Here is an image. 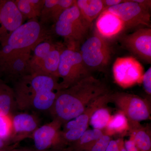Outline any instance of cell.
<instances>
[{"label":"cell","instance_id":"1","mask_svg":"<svg viewBox=\"0 0 151 151\" xmlns=\"http://www.w3.org/2000/svg\"><path fill=\"white\" fill-rule=\"evenodd\" d=\"M109 92L105 84L88 76L66 89L58 90L49 112L53 119H59L63 124L80 115L97 98Z\"/></svg>","mask_w":151,"mask_h":151},{"label":"cell","instance_id":"2","mask_svg":"<svg viewBox=\"0 0 151 151\" xmlns=\"http://www.w3.org/2000/svg\"><path fill=\"white\" fill-rule=\"evenodd\" d=\"M17 109L50 111L60 90L59 78L50 75L30 74L14 84Z\"/></svg>","mask_w":151,"mask_h":151},{"label":"cell","instance_id":"3","mask_svg":"<svg viewBox=\"0 0 151 151\" xmlns=\"http://www.w3.org/2000/svg\"><path fill=\"white\" fill-rule=\"evenodd\" d=\"M44 26L36 18L23 24L1 43L0 57L14 51L32 50L38 43L48 37Z\"/></svg>","mask_w":151,"mask_h":151},{"label":"cell","instance_id":"4","mask_svg":"<svg viewBox=\"0 0 151 151\" xmlns=\"http://www.w3.org/2000/svg\"><path fill=\"white\" fill-rule=\"evenodd\" d=\"M48 39L42 41L33 48L30 61V74L50 75L58 78V69L63 47Z\"/></svg>","mask_w":151,"mask_h":151},{"label":"cell","instance_id":"5","mask_svg":"<svg viewBox=\"0 0 151 151\" xmlns=\"http://www.w3.org/2000/svg\"><path fill=\"white\" fill-rule=\"evenodd\" d=\"M60 90L72 86L88 76L91 75L86 67L81 54L76 47L68 46L63 48L60 54L58 69Z\"/></svg>","mask_w":151,"mask_h":151},{"label":"cell","instance_id":"6","mask_svg":"<svg viewBox=\"0 0 151 151\" xmlns=\"http://www.w3.org/2000/svg\"><path fill=\"white\" fill-rule=\"evenodd\" d=\"M90 27L81 15L75 1L60 15L54 24V29L56 35L70 43V46H75L76 42L85 37Z\"/></svg>","mask_w":151,"mask_h":151},{"label":"cell","instance_id":"7","mask_svg":"<svg viewBox=\"0 0 151 151\" xmlns=\"http://www.w3.org/2000/svg\"><path fill=\"white\" fill-rule=\"evenodd\" d=\"M111 93H107L97 98L87 106L80 115L63 125L61 138L63 143L68 146L77 140L88 129L90 119L95 111L106 107L111 103Z\"/></svg>","mask_w":151,"mask_h":151},{"label":"cell","instance_id":"8","mask_svg":"<svg viewBox=\"0 0 151 151\" xmlns=\"http://www.w3.org/2000/svg\"><path fill=\"white\" fill-rule=\"evenodd\" d=\"M79 51L89 70H102L111 60V50L109 44L96 33L84 42Z\"/></svg>","mask_w":151,"mask_h":151},{"label":"cell","instance_id":"9","mask_svg":"<svg viewBox=\"0 0 151 151\" xmlns=\"http://www.w3.org/2000/svg\"><path fill=\"white\" fill-rule=\"evenodd\" d=\"M111 103L125 114L129 122H140L150 119L151 106L147 99L127 92L111 93Z\"/></svg>","mask_w":151,"mask_h":151},{"label":"cell","instance_id":"10","mask_svg":"<svg viewBox=\"0 0 151 151\" xmlns=\"http://www.w3.org/2000/svg\"><path fill=\"white\" fill-rule=\"evenodd\" d=\"M144 73L142 65L133 57L118 58L113 63L114 80L124 89L142 83Z\"/></svg>","mask_w":151,"mask_h":151},{"label":"cell","instance_id":"11","mask_svg":"<svg viewBox=\"0 0 151 151\" xmlns=\"http://www.w3.org/2000/svg\"><path fill=\"white\" fill-rule=\"evenodd\" d=\"M32 50L14 51L0 57V74L14 84L24 76L30 74Z\"/></svg>","mask_w":151,"mask_h":151},{"label":"cell","instance_id":"12","mask_svg":"<svg viewBox=\"0 0 151 151\" xmlns=\"http://www.w3.org/2000/svg\"><path fill=\"white\" fill-rule=\"evenodd\" d=\"M119 17L125 24V28L145 26L150 28V11L144 8L134 0H125L124 2L106 9Z\"/></svg>","mask_w":151,"mask_h":151},{"label":"cell","instance_id":"13","mask_svg":"<svg viewBox=\"0 0 151 151\" xmlns=\"http://www.w3.org/2000/svg\"><path fill=\"white\" fill-rule=\"evenodd\" d=\"M63 125L60 120L55 118L50 123L39 127L32 138L34 145V148L37 151H45L67 147L61 138Z\"/></svg>","mask_w":151,"mask_h":151},{"label":"cell","instance_id":"14","mask_svg":"<svg viewBox=\"0 0 151 151\" xmlns=\"http://www.w3.org/2000/svg\"><path fill=\"white\" fill-rule=\"evenodd\" d=\"M12 144H19L21 141L32 138L34 133L40 127V121L37 116L28 112H21L11 115Z\"/></svg>","mask_w":151,"mask_h":151},{"label":"cell","instance_id":"15","mask_svg":"<svg viewBox=\"0 0 151 151\" xmlns=\"http://www.w3.org/2000/svg\"><path fill=\"white\" fill-rule=\"evenodd\" d=\"M123 45L133 54L149 63L151 62V29L137 30L122 38Z\"/></svg>","mask_w":151,"mask_h":151},{"label":"cell","instance_id":"16","mask_svg":"<svg viewBox=\"0 0 151 151\" xmlns=\"http://www.w3.org/2000/svg\"><path fill=\"white\" fill-rule=\"evenodd\" d=\"M23 17L14 0H0L1 40L22 24Z\"/></svg>","mask_w":151,"mask_h":151},{"label":"cell","instance_id":"17","mask_svg":"<svg viewBox=\"0 0 151 151\" xmlns=\"http://www.w3.org/2000/svg\"><path fill=\"white\" fill-rule=\"evenodd\" d=\"M125 29V24L120 18L107 9L99 15L95 22V33L105 40L113 39Z\"/></svg>","mask_w":151,"mask_h":151},{"label":"cell","instance_id":"18","mask_svg":"<svg viewBox=\"0 0 151 151\" xmlns=\"http://www.w3.org/2000/svg\"><path fill=\"white\" fill-rule=\"evenodd\" d=\"M75 2L73 0H45L39 17L40 22L44 26L54 24L63 12L73 5Z\"/></svg>","mask_w":151,"mask_h":151},{"label":"cell","instance_id":"19","mask_svg":"<svg viewBox=\"0 0 151 151\" xmlns=\"http://www.w3.org/2000/svg\"><path fill=\"white\" fill-rule=\"evenodd\" d=\"M130 137L134 141L138 151H151L150 127L139 122H129Z\"/></svg>","mask_w":151,"mask_h":151},{"label":"cell","instance_id":"20","mask_svg":"<svg viewBox=\"0 0 151 151\" xmlns=\"http://www.w3.org/2000/svg\"><path fill=\"white\" fill-rule=\"evenodd\" d=\"M76 4L82 17L90 26L105 10L103 0H77Z\"/></svg>","mask_w":151,"mask_h":151},{"label":"cell","instance_id":"21","mask_svg":"<svg viewBox=\"0 0 151 151\" xmlns=\"http://www.w3.org/2000/svg\"><path fill=\"white\" fill-rule=\"evenodd\" d=\"M16 109L13 89L0 78V115L11 116Z\"/></svg>","mask_w":151,"mask_h":151},{"label":"cell","instance_id":"22","mask_svg":"<svg viewBox=\"0 0 151 151\" xmlns=\"http://www.w3.org/2000/svg\"><path fill=\"white\" fill-rule=\"evenodd\" d=\"M14 2L24 19L30 20L40 16L45 0H15Z\"/></svg>","mask_w":151,"mask_h":151},{"label":"cell","instance_id":"23","mask_svg":"<svg viewBox=\"0 0 151 151\" xmlns=\"http://www.w3.org/2000/svg\"><path fill=\"white\" fill-rule=\"evenodd\" d=\"M104 134L102 130H87L77 141L68 146L67 148L69 151H84Z\"/></svg>","mask_w":151,"mask_h":151},{"label":"cell","instance_id":"24","mask_svg":"<svg viewBox=\"0 0 151 151\" xmlns=\"http://www.w3.org/2000/svg\"><path fill=\"white\" fill-rule=\"evenodd\" d=\"M128 119L122 111H119L111 116L107 127L104 130L105 135L112 137L116 134H123L129 132Z\"/></svg>","mask_w":151,"mask_h":151},{"label":"cell","instance_id":"25","mask_svg":"<svg viewBox=\"0 0 151 151\" xmlns=\"http://www.w3.org/2000/svg\"><path fill=\"white\" fill-rule=\"evenodd\" d=\"M110 110L107 107L99 108L93 113L89 124L94 129L104 131L111 117Z\"/></svg>","mask_w":151,"mask_h":151},{"label":"cell","instance_id":"26","mask_svg":"<svg viewBox=\"0 0 151 151\" xmlns=\"http://www.w3.org/2000/svg\"><path fill=\"white\" fill-rule=\"evenodd\" d=\"M12 129L11 116L0 115V138L10 141Z\"/></svg>","mask_w":151,"mask_h":151},{"label":"cell","instance_id":"27","mask_svg":"<svg viewBox=\"0 0 151 151\" xmlns=\"http://www.w3.org/2000/svg\"><path fill=\"white\" fill-rule=\"evenodd\" d=\"M112 137L104 134L98 140L84 151H105Z\"/></svg>","mask_w":151,"mask_h":151},{"label":"cell","instance_id":"28","mask_svg":"<svg viewBox=\"0 0 151 151\" xmlns=\"http://www.w3.org/2000/svg\"><path fill=\"white\" fill-rule=\"evenodd\" d=\"M144 89L147 94H151V67L144 73L142 81Z\"/></svg>","mask_w":151,"mask_h":151},{"label":"cell","instance_id":"29","mask_svg":"<svg viewBox=\"0 0 151 151\" xmlns=\"http://www.w3.org/2000/svg\"><path fill=\"white\" fill-rule=\"evenodd\" d=\"M124 146L126 151H138L136 144L132 138L130 137L129 140L124 141Z\"/></svg>","mask_w":151,"mask_h":151},{"label":"cell","instance_id":"30","mask_svg":"<svg viewBox=\"0 0 151 151\" xmlns=\"http://www.w3.org/2000/svg\"><path fill=\"white\" fill-rule=\"evenodd\" d=\"M124 0H103L105 10L106 9L119 5L124 2Z\"/></svg>","mask_w":151,"mask_h":151},{"label":"cell","instance_id":"31","mask_svg":"<svg viewBox=\"0 0 151 151\" xmlns=\"http://www.w3.org/2000/svg\"><path fill=\"white\" fill-rule=\"evenodd\" d=\"M134 1L148 10L150 11V9H151L150 0H134Z\"/></svg>","mask_w":151,"mask_h":151},{"label":"cell","instance_id":"32","mask_svg":"<svg viewBox=\"0 0 151 151\" xmlns=\"http://www.w3.org/2000/svg\"><path fill=\"white\" fill-rule=\"evenodd\" d=\"M105 151H119L117 141L112 139L108 144Z\"/></svg>","mask_w":151,"mask_h":151},{"label":"cell","instance_id":"33","mask_svg":"<svg viewBox=\"0 0 151 151\" xmlns=\"http://www.w3.org/2000/svg\"><path fill=\"white\" fill-rule=\"evenodd\" d=\"M119 147V151H126L124 146V141L122 138H120L116 140Z\"/></svg>","mask_w":151,"mask_h":151},{"label":"cell","instance_id":"34","mask_svg":"<svg viewBox=\"0 0 151 151\" xmlns=\"http://www.w3.org/2000/svg\"><path fill=\"white\" fill-rule=\"evenodd\" d=\"M12 144H13L11 143L10 141L3 139L0 138V150L6 146L12 145Z\"/></svg>","mask_w":151,"mask_h":151},{"label":"cell","instance_id":"35","mask_svg":"<svg viewBox=\"0 0 151 151\" xmlns=\"http://www.w3.org/2000/svg\"><path fill=\"white\" fill-rule=\"evenodd\" d=\"M11 151H37L34 148H32L27 147H18L12 150Z\"/></svg>","mask_w":151,"mask_h":151},{"label":"cell","instance_id":"36","mask_svg":"<svg viewBox=\"0 0 151 151\" xmlns=\"http://www.w3.org/2000/svg\"><path fill=\"white\" fill-rule=\"evenodd\" d=\"M45 151H68L67 148H65L62 149H50V150H47Z\"/></svg>","mask_w":151,"mask_h":151},{"label":"cell","instance_id":"37","mask_svg":"<svg viewBox=\"0 0 151 151\" xmlns=\"http://www.w3.org/2000/svg\"><path fill=\"white\" fill-rule=\"evenodd\" d=\"M1 40V21H0V42Z\"/></svg>","mask_w":151,"mask_h":151},{"label":"cell","instance_id":"38","mask_svg":"<svg viewBox=\"0 0 151 151\" xmlns=\"http://www.w3.org/2000/svg\"><path fill=\"white\" fill-rule=\"evenodd\" d=\"M67 150H68V149H67Z\"/></svg>","mask_w":151,"mask_h":151}]
</instances>
